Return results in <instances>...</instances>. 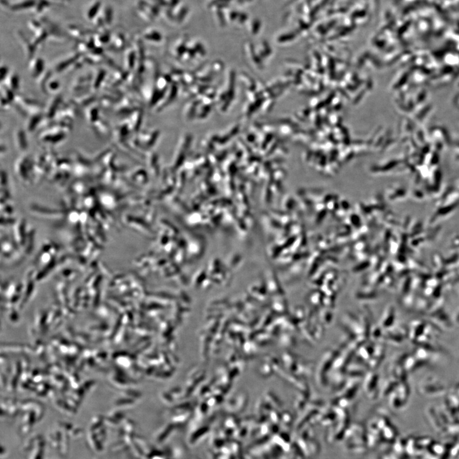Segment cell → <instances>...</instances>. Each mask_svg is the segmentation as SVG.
I'll return each mask as SVG.
<instances>
[{
    "instance_id": "cell-2",
    "label": "cell",
    "mask_w": 459,
    "mask_h": 459,
    "mask_svg": "<svg viewBox=\"0 0 459 459\" xmlns=\"http://www.w3.org/2000/svg\"><path fill=\"white\" fill-rule=\"evenodd\" d=\"M103 8L102 1L100 0H95L90 2L87 6L85 12L86 19L89 22H93L96 17L100 14Z\"/></svg>"
},
{
    "instance_id": "cell-3",
    "label": "cell",
    "mask_w": 459,
    "mask_h": 459,
    "mask_svg": "<svg viewBox=\"0 0 459 459\" xmlns=\"http://www.w3.org/2000/svg\"><path fill=\"white\" fill-rule=\"evenodd\" d=\"M100 14H101L103 20L104 21L106 27L110 26L113 22V20H114V11H113L112 7L110 6L103 7Z\"/></svg>"
},
{
    "instance_id": "cell-1",
    "label": "cell",
    "mask_w": 459,
    "mask_h": 459,
    "mask_svg": "<svg viewBox=\"0 0 459 459\" xmlns=\"http://www.w3.org/2000/svg\"><path fill=\"white\" fill-rule=\"evenodd\" d=\"M37 1V0H22L15 3H10L8 0H1V5L12 12H18L33 9L36 5Z\"/></svg>"
},
{
    "instance_id": "cell-4",
    "label": "cell",
    "mask_w": 459,
    "mask_h": 459,
    "mask_svg": "<svg viewBox=\"0 0 459 459\" xmlns=\"http://www.w3.org/2000/svg\"><path fill=\"white\" fill-rule=\"evenodd\" d=\"M44 62L43 59L37 58L33 64V75H36L43 72Z\"/></svg>"
}]
</instances>
